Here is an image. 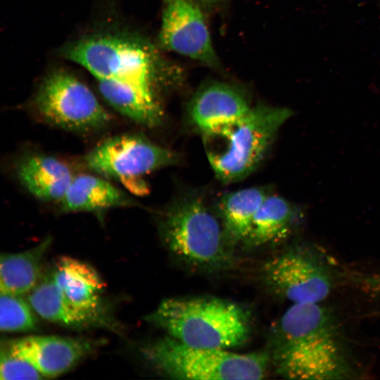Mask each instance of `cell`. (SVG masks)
<instances>
[{
    "label": "cell",
    "instance_id": "6da1fadb",
    "mask_svg": "<svg viewBox=\"0 0 380 380\" xmlns=\"http://www.w3.org/2000/svg\"><path fill=\"white\" fill-rule=\"evenodd\" d=\"M274 360L283 377L353 379L357 374L342 329L323 303H294L279 319Z\"/></svg>",
    "mask_w": 380,
    "mask_h": 380
},
{
    "label": "cell",
    "instance_id": "7a4b0ae2",
    "mask_svg": "<svg viewBox=\"0 0 380 380\" xmlns=\"http://www.w3.org/2000/svg\"><path fill=\"white\" fill-rule=\"evenodd\" d=\"M146 319L190 346L228 349L243 345L250 318L241 305L217 298H170Z\"/></svg>",
    "mask_w": 380,
    "mask_h": 380
},
{
    "label": "cell",
    "instance_id": "3957f363",
    "mask_svg": "<svg viewBox=\"0 0 380 380\" xmlns=\"http://www.w3.org/2000/svg\"><path fill=\"white\" fill-rule=\"evenodd\" d=\"M291 115L286 108L258 106L235 121L202 134L205 154L216 177L232 183L250 175Z\"/></svg>",
    "mask_w": 380,
    "mask_h": 380
},
{
    "label": "cell",
    "instance_id": "277c9868",
    "mask_svg": "<svg viewBox=\"0 0 380 380\" xmlns=\"http://www.w3.org/2000/svg\"><path fill=\"white\" fill-rule=\"evenodd\" d=\"M142 354L154 368L176 379H260L270 362L264 352L238 354L190 346L170 336L148 344Z\"/></svg>",
    "mask_w": 380,
    "mask_h": 380
},
{
    "label": "cell",
    "instance_id": "5b68a950",
    "mask_svg": "<svg viewBox=\"0 0 380 380\" xmlns=\"http://www.w3.org/2000/svg\"><path fill=\"white\" fill-rule=\"evenodd\" d=\"M162 232L170 252L192 267L215 269L227 262L222 223L196 196L173 202L163 217Z\"/></svg>",
    "mask_w": 380,
    "mask_h": 380
},
{
    "label": "cell",
    "instance_id": "8992f818",
    "mask_svg": "<svg viewBox=\"0 0 380 380\" xmlns=\"http://www.w3.org/2000/svg\"><path fill=\"white\" fill-rule=\"evenodd\" d=\"M262 276L272 293L291 304L323 303L337 284L338 271L321 249L301 244L266 261Z\"/></svg>",
    "mask_w": 380,
    "mask_h": 380
},
{
    "label": "cell",
    "instance_id": "52a82bcc",
    "mask_svg": "<svg viewBox=\"0 0 380 380\" xmlns=\"http://www.w3.org/2000/svg\"><path fill=\"white\" fill-rule=\"evenodd\" d=\"M64 54L97 80L123 81L153 89V56L146 46L134 40L110 35L95 36L73 43Z\"/></svg>",
    "mask_w": 380,
    "mask_h": 380
},
{
    "label": "cell",
    "instance_id": "ba28073f",
    "mask_svg": "<svg viewBox=\"0 0 380 380\" xmlns=\"http://www.w3.org/2000/svg\"><path fill=\"white\" fill-rule=\"evenodd\" d=\"M39 115L48 122L72 131H89L106 126L110 117L91 90L63 70L51 73L34 99Z\"/></svg>",
    "mask_w": 380,
    "mask_h": 380
},
{
    "label": "cell",
    "instance_id": "9c48e42d",
    "mask_svg": "<svg viewBox=\"0 0 380 380\" xmlns=\"http://www.w3.org/2000/svg\"><path fill=\"white\" fill-rule=\"evenodd\" d=\"M179 156L139 134H122L108 138L84 157L89 170L106 177L130 182L137 191L145 193L146 186L140 177L176 164Z\"/></svg>",
    "mask_w": 380,
    "mask_h": 380
},
{
    "label": "cell",
    "instance_id": "30bf717a",
    "mask_svg": "<svg viewBox=\"0 0 380 380\" xmlns=\"http://www.w3.org/2000/svg\"><path fill=\"white\" fill-rule=\"evenodd\" d=\"M160 41L165 48L179 54L211 65L217 63L203 13L191 1H169Z\"/></svg>",
    "mask_w": 380,
    "mask_h": 380
},
{
    "label": "cell",
    "instance_id": "8fae6325",
    "mask_svg": "<svg viewBox=\"0 0 380 380\" xmlns=\"http://www.w3.org/2000/svg\"><path fill=\"white\" fill-rule=\"evenodd\" d=\"M90 341L58 336H30L6 347L29 362L43 377H56L76 365L92 348Z\"/></svg>",
    "mask_w": 380,
    "mask_h": 380
},
{
    "label": "cell",
    "instance_id": "7c38bea8",
    "mask_svg": "<svg viewBox=\"0 0 380 380\" xmlns=\"http://www.w3.org/2000/svg\"><path fill=\"white\" fill-rule=\"evenodd\" d=\"M251 108L241 92L227 84L215 83L196 94L189 115L194 127L203 134L235 121Z\"/></svg>",
    "mask_w": 380,
    "mask_h": 380
},
{
    "label": "cell",
    "instance_id": "4fadbf2b",
    "mask_svg": "<svg viewBox=\"0 0 380 380\" xmlns=\"http://www.w3.org/2000/svg\"><path fill=\"white\" fill-rule=\"evenodd\" d=\"M22 184L34 196L46 202H61L75 176L59 159L33 155L22 160L17 170Z\"/></svg>",
    "mask_w": 380,
    "mask_h": 380
},
{
    "label": "cell",
    "instance_id": "5bb4252c",
    "mask_svg": "<svg viewBox=\"0 0 380 380\" xmlns=\"http://www.w3.org/2000/svg\"><path fill=\"white\" fill-rule=\"evenodd\" d=\"M65 298L75 307L98 312L103 283L88 264L70 257H63L51 275Z\"/></svg>",
    "mask_w": 380,
    "mask_h": 380
},
{
    "label": "cell",
    "instance_id": "9a60e30c",
    "mask_svg": "<svg viewBox=\"0 0 380 380\" xmlns=\"http://www.w3.org/2000/svg\"><path fill=\"white\" fill-rule=\"evenodd\" d=\"M60 203L62 211L73 213L102 211L130 206L134 202L107 180L84 174L74 177Z\"/></svg>",
    "mask_w": 380,
    "mask_h": 380
},
{
    "label": "cell",
    "instance_id": "2e32d148",
    "mask_svg": "<svg viewBox=\"0 0 380 380\" xmlns=\"http://www.w3.org/2000/svg\"><path fill=\"white\" fill-rule=\"evenodd\" d=\"M103 98L114 109L130 120L152 127L162 117L161 109L151 89L118 80H97Z\"/></svg>",
    "mask_w": 380,
    "mask_h": 380
},
{
    "label": "cell",
    "instance_id": "e0dca14e",
    "mask_svg": "<svg viewBox=\"0 0 380 380\" xmlns=\"http://www.w3.org/2000/svg\"><path fill=\"white\" fill-rule=\"evenodd\" d=\"M298 217L297 207L268 194L255 215L246 243L260 246L281 242L291 233Z\"/></svg>",
    "mask_w": 380,
    "mask_h": 380
},
{
    "label": "cell",
    "instance_id": "ac0fdd59",
    "mask_svg": "<svg viewBox=\"0 0 380 380\" xmlns=\"http://www.w3.org/2000/svg\"><path fill=\"white\" fill-rule=\"evenodd\" d=\"M51 242V237H47L28 250L1 255V293L22 296L38 284L42 260Z\"/></svg>",
    "mask_w": 380,
    "mask_h": 380
},
{
    "label": "cell",
    "instance_id": "d6986e66",
    "mask_svg": "<svg viewBox=\"0 0 380 380\" xmlns=\"http://www.w3.org/2000/svg\"><path fill=\"white\" fill-rule=\"evenodd\" d=\"M267 195L265 188L254 186L221 197L218 211L227 241L234 243L247 241L255 215Z\"/></svg>",
    "mask_w": 380,
    "mask_h": 380
},
{
    "label": "cell",
    "instance_id": "ffe728a7",
    "mask_svg": "<svg viewBox=\"0 0 380 380\" xmlns=\"http://www.w3.org/2000/svg\"><path fill=\"white\" fill-rule=\"evenodd\" d=\"M28 302L43 319L68 327H84L97 323L101 319L98 312L81 310L70 303L51 276L39 282L29 293Z\"/></svg>",
    "mask_w": 380,
    "mask_h": 380
},
{
    "label": "cell",
    "instance_id": "44dd1931",
    "mask_svg": "<svg viewBox=\"0 0 380 380\" xmlns=\"http://www.w3.org/2000/svg\"><path fill=\"white\" fill-rule=\"evenodd\" d=\"M30 303L21 296L1 293L0 329L5 332H25L34 330L37 320Z\"/></svg>",
    "mask_w": 380,
    "mask_h": 380
},
{
    "label": "cell",
    "instance_id": "7402d4cb",
    "mask_svg": "<svg viewBox=\"0 0 380 380\" xmlns=\"http://www.w3.org/2000/svg\"><path fill=\"white\" fill-rule=\"evenodd\" d=\"M0 357L1 380H34L43 378L34 366L6 346L1 348Z\"/></svg>",
    "mask_w": 380,
    "mask_h": 380
},
{
    "label": "cell",
    "instance_id": "603a6c76",
    "mask_svg": "<svg viewBox=\"0 0 380 380\" xmlns=\"http://www.w3.org/2000/svg\"><path fill=\"white\" fill-rule=\"evenodd\" d=\"M167 1H171V0H167ZM189 1H196V0H189ZM201 1H202V0H201Z\"/></svg>",
    "mask_w": 380,
    "mask_h": 380
}]
</instances>
